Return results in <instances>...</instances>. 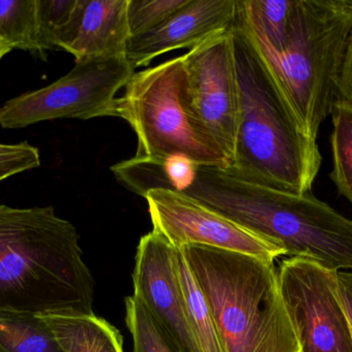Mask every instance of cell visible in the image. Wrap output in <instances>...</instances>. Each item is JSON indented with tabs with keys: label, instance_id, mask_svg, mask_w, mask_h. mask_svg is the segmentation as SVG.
Segmentation results:
<instances>
[{
	"label": "cell",
	"instance_id": "24",
	"mask_svg": "<svg viewBox=\"0 0 352 352\" xmlns=\"http://www.w3.org/2000/svg\"><path fill=\"white\" fill-rule=\"evenodd\" d=\"M337 287L339 297L349 318L352 337V272L338 271L337 272Z\"/></svg>",
	"mask_w": 352,
	"mask_h": 352
},
{
	"label": "cell",
	"instance_id": "7",
	"mask_svg": "<svg viewBox=\"0 0 352 352\" xmlns=\"http://www.w3.org/2000/svg\"><path fill=\"white\" fill-rule=\"evenodd\" d=\"M277 276L300 352H352L336 271L307 258H289L281 262Z\"/></svg>",
	"mask_w": 352,
	"mask_h": 352
},
{
	"label": "cell",
	"instance_id": "9",
	"mask_svg": "<svg viewBox=\"0 0 352 352\" xmlns=\"http://www.w3.org/2000/svg\"><path fill=\"white\" fill-rule=\"evenodd\" d=\"M154 231L176 249L197 245L248 254L274 262L285 256L278 246L228 220L190 196L156 189L144 196Z\"/></svg>",
	"mask_w": 352,
	"mask_h": 352
},
{
	"label": "cell",
	"instance_id": "8",
	"mask_svg": "<svg viewBox=\"0 0 352 352\" xmlns=\"http://www.w3.org/2000/svg\"><path fill=\"white\" fill-rule=\"evenodd\" d=\"M231 28L182 55L186 109L227 155L230 163L239 114Z\"/></svg>",
	"mask_w": 352,
	"mask_h": 352
},
{
	"label": "cell",
	"instance_id": "19",
	"mask_svg": "<svg viewBox=\"0 0 352 352\" xmlns=\"http://www.w3.org/2000/svg\"><path fill=\"white\" fill-rule=\"evenodd\" d=\"M126 324L133 340V352H182L135 296L126 299Z\"/></svg>",
	"mask_w": 352,
	"mask_h": 352
},
{
	"label": "cell",
	"instance_id": "11",
	"mask_svg": "<svg viewBox=\"0 0 352 352\" xmlns=\"http://www.w3.org/2000/svg\"><path fill=\"white\" fill-rule=\"evenodd\" d=\"M236 10L237 0H190L160 26L131 37L126 57L135 70L167 52L195 49L229 30Z\"/></svg>",
	"mask_w": 352,
	"mask_h": 352
},
{
	"label": "cell",
	"instance_id": "21",
	"mask_svg": "<svg viewBox=\"0 0 352 352\" xmlns=\"http://www.w3.org/2000/svg\"><path fill=\"white\" fill-rule=\"evenodd\" d=\"M188 1L190 0H129L128 25L131 37L160 26Z\"/></svg>",
	"mask_w": 352,
	"mask_h": 352
},
{
	"label": "cell",
	"instance_id": "13",
	"mask_svg": "<svg viewBox=\"0 0 352 352\" xmlns=\"http://www.w3.org/2000/svg\"><path fill=\"white\" fill-rule=\"evenodd\" d=\"M198 165L186 157L175 156L164 161H151L132 157L111 167L120 183L138 196L156 189L182 191L192 182Z\"/></svg>",
	"mask_w": 352,
	"mask_h": 352
},
{
	"label": "cell",
	"instance_id": "1",
	"mask_svg": "<svg viewBox=\"0 0 352 352\" xmlns=\"http://www.w3.org/2000/svg\"><path fill=\"white\" fill-rule=\"evenodd\" d=\"M78 240L52 206L0 204V313L95 314Z\"/></svg>",
	"mask_w": 352,
	"mask_h": 352
},
{
	"label": "cell",
	"instance_id": "6",
	"mask_svg": "<svg viewBox=\"0 0 352 352\" xmlns=\"http://www.w3.org/2000/svg\"><path fill=\"white\" fill-rule=\"evenodd\" d=\"M134 74L126 56L76 61L68 74L49 86L6 101L0 107V126L18 130L47 120L115 117L116 95Z\"/></svg>",
	"mask_w": 352,
	"mask_h": 352
},
{
	"label": "cell",
	"instance_id": "3",
	"mask_svg": "<svg viewBox=\"0 0 352 352\" xmlns=\"http://www.w3.org/2000/svg\"><path fill=\"white\" fill-rule=\"evenodd\" d=\"M252 35L281 94L305 136L318 140L337 99L352 34V0H292L276 37Z\"/></svg>",
	"mask_w": 352,
	"mask_h": 352
},
{
	"label": "cell",
	"instance_id": "16",
	"mask_svg": "<svg viewBox=\"0 0 352 352\" xmlns=\"http://www.w3.org/2000/svg\"><path fill=\"white\" fill-rule=\"evenodd\" d=\"M0 352H64L43 315L0 313Z\"/></svg>",
	"mask_w": 352,
	"mask_h": 352
},
{
	"label": "cell",
	"instance_id": "17",
	"mask_svg": "<svg viewBox=\"0 0 352 352\" xmlns=\"http://www.w3.org/2000/svg\"><path fill=\"white\" fill-rule=\"evenodd\" d=\"M333 169L330 179L352 205V105L336 99L331 111Z\"/></svg>",
	"mask_w": 352,
	"mask_h": 352
},
{
	"label": "cell",
	"instance_id": "2",
	"mask_svg": "<svg viewBox=\"0 0 352 352\" xmlns=\"http://www.w3.org/2000/svg\"><path fill=\"white\" fill-rule=\"evenodd\" d=\"M231 30L239 114L235 149L226 171L279 191L307 194L322 165L318 143L300 127L237 12Z\"/></svg>",
	"mask_w": 352,
	"mask_h": 352
},
{
	"label": "cell",
	"instance_id": "15",
	"mask_svg": "<svg viewBox=\"0 0 352 352\" xmlns=\"http://www.w3.org/2000/svg\"><path fill=\"white\" fill-rule=\"evenodd\" d=\"M178 278L184 293L190 332L200 352H223L210 308L182 253L176 249Z\"/></svg>",
	"mask_w": 352,
	"mask_h": 352
},
{
	"label": "cell",
	"instance_id": "5",
	"mask_svg": "<svg viewBox=\"0 0 352 352\" xmlns=\"http://www.w3.org/2000/svg\"><path fill=\"white\" fill-rule=\"evenodd\" d=\"M124 89L116 101L115 117L135 132V158L164 161L182 156L198 167L229 169L227 155L186 109L182 56L135 72Z\"/></svg>",
	"mask_w": 352,
	"mask_h": 352
},
{
	"label": "cell",
	"instance_id": "18",
	"mask_svg": "<svg viewBox=\"0 0 352 352\" xmlns=\"http://www.w3.org/2000/svg\"><path fill=\"white\" fill-rule=\"evenodd\" d=\"M0 37L12 50L41 55L36 0H0Z\"/></svg>",
	"mask_w": 352,
	"mask_h": 352
},
{
	"label": "cell",
	"instance_id": "25",
	"mask_svg": "<svg viewBox=\"0 0 352 352\" xmlns=\"http://www.w3.org/2000/svg\"><path fill=\"white\" fill-rule=\"evenodd\" d=\"M12 50V48L0 37V60H1L6 54L10 53Z\"/></svg>",
	"mask_w": 352,
	"mask_h": 352
},
{
	"label": "cell",
	"instance_id": "12",
	"mask_svg": "<svg viewBox=\"0 0 352 352\" xmlns=\"http://www.w3.org/2000/svg\"><path fill=\"white\" fill-rule=\"evenodd\" d=\"M128 3L129 0H76L58 49L74 55L76 61L126 56L131 39Z\"/></svg>",
	"mask_w": 352,
	"mask_h": 352
},
{
	"label": "cell",
	"instance_id": "22",
	"mask_svg": "<svg viewBox=\"0 0 352 352\" xmlns=\"http://www.w3.org/2000/svg\"><path fill=\"white\" fill-rule=\"evenodd\" d=\"M41 153L28 142L0 143V182L23 172L41 167Z\"/></svg>",
	"mask_w": 352,
	"mask_h": 352
},
{
	"label": "cell",
	"instance_id": "23",
	"mask_svg": "<svg viewBox=\"0 0 352 352\" xmlns=\"http://www.w3.org/2000/svg\"><path fill=\"white\" fill-rule=\"evenodd\" d=\"M352 105V34L349 39V49L345 56L344 63L341 70L338 87H337V99Z\"/></svg>",
	"mask_w": 352,
	"mask_h": 352
},
{
	"label": "cell",
	"instance_id": "4",
	"mask_svg": "<svg viewBox=\"0 0 352 352\" xmlns=\"http://www.w3.org/2000/svg\"><path fill=\"white\" fill-rule=\"evenodd\" d=\"M182 251L206 298L223 352H300L274 262L207 246Z\"/></svg>",
	"mask_w": 352,
	"mask_h": 352
},
{
	"label": "cell",
	"instance_id": "14",
	"mask_svg": "<svg viewBox=\"0 0 352 352\" xmlns=\"http://www.w3.org/2000/svg\"><path fill=\"white\" fill-rule=\"evenodd\" d=\"M64 352H124L119 330L92 314H45L43 315Z\"/></svg>",
	"mask_w": 352,
	"mask_h": 352
},
{
	"label": "cell",
	"instance_id": "20",
	"mask_svg": "<svg viewBox=\"0 0 352 352\" xmlns=\"http://www.w3.org/2000/svg\"><path fill=\"white\" fill-rule=\"evenodd\" d=\"M41 56L57 48L60 35L69 21L76 0H36Z\"/></svg>",
	"mask_w": 352,
	"mask_h": 352
},
{
	"label": "cell",
	"instance_id": "10",
	"mask_svg": "<svg viewBox=\"0 0 352 352\" xmlns=\"http://www.w3.org/2000/svg\"><path fill=\"white\" fill-rule=\"evenodd\" d=\"M134 295L162 324L182 352H200L190 332L176 266V248L153 229L138 244Z\"/></svg>",
	"mask_w": 352,
	"mask_h": 352
}]
</instances>
